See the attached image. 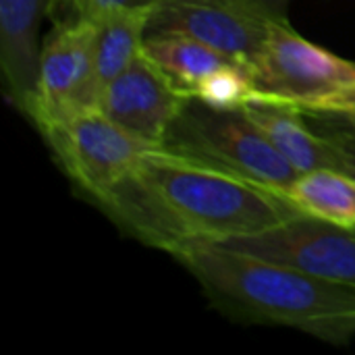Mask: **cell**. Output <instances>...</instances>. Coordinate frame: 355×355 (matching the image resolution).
Returning a JSON list of instances; mask_svg holds the SVG:
<instances>
[{"instance_id": "cell-1", "label": "cell", "mask_w": 355, "mask_h": 355, "mask_svg": "<svg viewBox=\"0 0 355 355\" xmlns=\"http://www.w3.org/2000/svg\"><path fill=\"white\" fill-rule=\"evenodd\" d=\"M96 204L133 239L171 256L252 235L304 214L285 193L218 173L158 148Z\"/></svg>"}, {"instance_id": "cell-2", "label": "cell", "mask_w": 355, "mask_h": 355, "mask_svg": "<svg viewBox=\"0 0 355 355\" xmlns=\"http://www.w3.org/2000/svg\"><path fill=\"white\" fill-rule=\"evenodd\" d=\"M231 318L289 327L331 343L355 337V287L212 243L173 256Z\"/></svg>"}, {"instance_id": "cell-3", "label": "cell", "mask_w": 355, "mask_h": 355, "mask_svg": "<svg viewBox=\"0 0 355 355\" xmlns=\"http://www.w3.org/2000/svg\"><path fill=\"white\" fill-rule=\"evenodd\" d=\"M158 150L285 196L300 177L243 108H214L196 96L185 98Z\"/></svg>"}, {"instance_id": "cell-4", "label": "cell", "mask_w": 355, "mask_h": 355, "mask_svg": "<svg viewBox=\"0 0 355 355\" xmlns=\"http://www.w3.org/2000/svg\"><path fill=\"white\" fill-rule=\"evenodd\" d=\"M54 160L89 200H98L129 175L152 150L100 108L50 123L40 129Z\"/></svg>"}, {"instance_id": "cell-5", "label": "cell", "mask_w": 355, "mask_h": 355, "mask_svg": "<svg viewBox=\"0 0 355 355\" xmlns=\"http://www.w3.org/2000/svg\"><path fill=\"white\" fill-rule=\"evenodd\" d=\"M254 96L308 108L355 81V60H347L308 37L289 21H277L252 64Z\"/></svg>"}, {"instance_id": "cell-6", "label": "cell", "mask_w": 355, "mask_h": 355, "mask_svg": "<svg viewBox=\"0 0 355 355\" xmlns=\"http://www.w3.org/2000/svg\"><path fill=\"white\" fill-rule=\"evenodd\" d=\"M355 287V229L300 214L270 229L212 243Z\"/></svg>"}, {"instance_id": "cell-7", "label": "cell", "mask_w": 355, "mask_h": 355, "mask_svg": "<svg viewBox=\"0 0 355 355\" xmlns=\"http://www.w3.org/2000/svg\"><path fill=\"white\" fill-rule=\"evenodd\" d=\"M102 87L94 58V25L89 21H54L40 50V71L29 121L42 127L96 110Z\"/></svg>"}, {"instance_id": "cell-8", "label": "cell", "mask_w": 355, "mask_h": 355, "mask_svg": "<svg viewBox=\"0 0 355 355\" xmlns=\"http://www.w3.org/2000/svg\"><path fill=\"white\" fill-rule=\"evenodd\" d=\"M272 21L252 0H160L148 31H171L193 37L235 62L252 69Z\"/></svg>"}, {"instance_id": "cell-9", "label": "cell", "mask_w": 355, "mask_h": 355, "mask_svg": "<svg viewBox=\"0 0 355 355\" xmlns=\"http://www.w3.org/2000/svg\"><path fill=\"white\" fill-rule=\"evenodd\" d=\"M185 94L146 56L133 60L100 96V110L127 133L158 148Z\"/></svg>"}, {"instance_id": "cell-10", "label": "cell", "mask_w": 355, "mask_h": 355, "mask_svg": "<svg viewBox=\"0 0 355 355\" xmlns=\"http://www.w3.org/2000/svg\"><path fill=\"white\" fill-rule=\"evenodd\" d=\"M52 0H0V75L10 104L29 116L40 71V27Z\"/></svg>"}, {"instance_id": "cell-11", "label": "cell", "mask_w": 355, "mask_h": 355, "mask_svg": "<svg viewBox=\"0 0 355 355\" xmlns=\"http://www.w3.org/2000/svg\"><path fill=\"white\" fill-rule=\"evenodd\" d=\"M241 108L300 175L316 168L345 171V162L335 144L322 133L312 131L304 123V112L295 106L252 96Z\"/></svg>"}, {"instance_id": "cell-12", "label": "cell", "mask_w": 355, "mask_h": 355, "mask_svg": "<svg viewBox=\"0 0 355 355\" xmlns=\"http://www.w3.org/2000/svg\"><path fill=\"white\" fill-rule=\"evenodd\" d=\"M144 54L185 94L193 96L204 77L227 62H235L218 50L171 31H148Z\"/></svg>"}, {"instance_id": "cell-13", "label": "cell", "mask_w": 355, "mask_h": 355, "mask_svg": "<svg viewBox=\"0 0 355 355\" xmlns=\"http://www.w3.org/2000/svg\"><path fill=\"white\" fill-rule=\"evenodd\" d=\"M150 15L152 10H112L92 21L96 73L102 89L144 54Z\"/></svg>"}, {"instance_id": "cell-14", "label": "cell", "mask_w": 355, "mask_h": 355, "mask_svg": "<svg viewBox=\"0 0 355 355\" xmlns=\"http://www.w3.org/2000/svg\"><path fill=\"white\" fill-rule=\"evenodd\" d=\"M287 196L304 214L355 229V175L337 168L302 173Z\"/></svg>"}, {"instance_id": "cell-15", "label": "cell", "mask_w": 355, "mask_h": 355, "mask_svg": "<svg viewBox=\"0 0 355 355\" xmlns=\"http://www.w3.org/2000/svg\"><path fill=\"white\" fill-rule=\"evenodd\" d=\"M193 96L214 108H241L254 96L252 69L241 62H227L204 77Z\"/></svg>"}, {"instance_id": "cell-16", "label": "cell", "mask_w": 355, "mask_h": 355, "mask_svg": "<svg viewBox=\"0 0 355 355\" xmlns=\"http://www.w3.org/2000/svg\"><path fill=\"white\" fill-rule=\"evenodd\" d=\"M160 0H52V21H94L112 10H154Z\"/></svg>"}, {"instance_id": "cell-17", "label": "cell", "mask_w": 355, "mask_h": 355, "mask_svg": "<svg viewBox=\"0 0 355 355\" xmlns=\"http://www.w3.org/2000/svg\"><path fill=\"white\" fill-rule=\"evenodd\" d=\"M308 119H314L320 129L322 135L329 137L335 148L339 150L343 162H345V171L349 175H355V125L354 123H345L333 116H324V114H306Z\"/></svg>"}, {"instance_id": "cell-18", "label": "cell", "mask_w": 355, "mask_h": 355, "mask_svg": "<svg viewBox=\"0 0 355 355\" xmlns=\"http://www.w3.org/2000/svg\"><path fill=\"white\" fill-rule=\"evenodd\" d=\"M304 114H327L343 121H355V81L341 87L339 92L314 102L308 108H297Z\"/></svg>"}, {"instance_id": "cell-19", "label": "cell", "mask_w": 355, "mask_h": 355, "mask_svg": "<svg viewBox=\"0 0 355 355\" xmlns=\"http://www.w3.org/2000/svg\"><path fill=\"white\" fill-rule=\"evenodd\" d=\"M264 15L272 21H289V4L291 0H252Z\"/></svg>"}]
</instances>
